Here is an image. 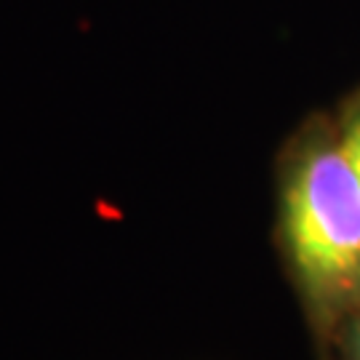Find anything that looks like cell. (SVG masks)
Here are the masks:
<instances>
[{"instance_id":"3957f363","label":"cell","mask_w":360,"mask_h":360,"mask_svg":"<svg viewBox=\"0 0 360 360\" xmlns=\"http://www.w3.org/2000/svg\"><path fill=\"white\" fill-rule=\"evenodd\" d=\"M352 360H360V321L352 331Z\"/></svg>"},{"instance_id":"6da1fadb","label":"cell","mask_w":360,"mask_h":360,"mask_svg":"<svg viewBox=\"0 0 360 360\" xmlns=\"http://www.w3.org/2000/svg\"><path fill=\"white\" fill-rule=\"evenodd\" d=\"M281 240L296 283L321 318L360 302V181L326 131L288 153L281 184Z\"/></svg>"},{"instance_id":"7a4b0ae2","label":"cell","mask_w":360,"mask_h":360,"mask_svg":"<svg viewBox=\"0 0 360 360\" xmlns=\"http://www.w3.org/2000/svg\"><path fill=\"white\" fill-rule=\"evenodd\" d=\"M339 147L352 166L355 176L360 181V99L347 110L345 123H342V136H339Z\"/></svg>"}]
</instances>
